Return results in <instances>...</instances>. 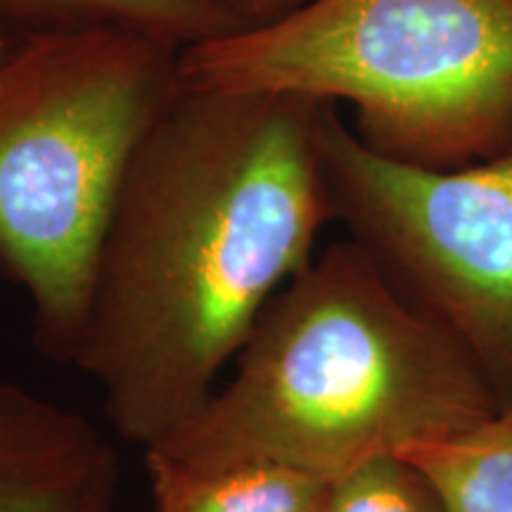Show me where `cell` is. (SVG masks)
Segmentation results:
<instances>
[{
  "instance_id": "3957f363",
  "label": "cell",
  "mask_w": 512,
  "mask_h": 512,
  "mask_svg": "<svg viewBox=\"0 0 512 512\" xmlns=\"http://www.w3.org/2000/svg\"><path fill=\"white\" fill-rule=\"evenodd\" d=\"M178 81L344 102L377 155L463 169L512 147V0H316L183 48Z\"/></svg>"
},
{
  "instance_id": "52a82bcc",
  "label": "cell",
  "mask_w": 512,
  "mask_h": 512,
  "mask_svg": "<svg viewBox=\"0 0 512 512\" xmlns=\"http://www.w3.org/2000/svg\"><path fill=\"white\" fill-rule=\"evenodd\" d=\"M98 27L145 31L181 48L235 34L207 0H0V36L8 41Z\"/></svg>"
},
{
  "instance_id": "ba28073f",
  "label": "cell",
  "mask_w": 512,
  "mask_h": 512,
  "mask_svg": "<svg viewBox=\"0 0 512 512\" xmlns=\"http://www.w3.org/2000/svg\"><path fill=\"white\" fill-rule=\"evenodd\" d=\"M155 512H330L332 482L275 463L219 472L169 470L145 463Z\"/></svg>"
},
{
  "instance_id": "5b68a950",
  "label": "cell",
  "mask_w": 512,
  "mask_h": 512,
  "mask_svg": "<svg viewBox=\"0 0 512 512\" xmlns=\"http://www.w3.org/2000/svg\"><path fill=\"white\" fill-rule=\"evenodd\" d=\"M318 138L332 221L463 344L510 406L512 147L463 169L403 164L363 145L332 102Z\"/></svg>"
},
{
  "instance_id": "7c38bea8",
  "label": "cell",
  "mask_w": 512,
  "mask_h": 512,
  "mask_svg": "<svg viewBox=\"0 0 512 512\" xmlns=\"http://www.w3.org/2000/svg\"><path fill=\"white\" fill-rule=\"evenodd\" d=\"M12 43H15V41H8V38L0 36V57H3L5 53H8V50L12 48Z\"/></svg>"
},
{
  "instance_id": "8fae6325",
  "label": "cell",
  "mask_w": 512,
  "mask_h": 512,
  "mask_svg": "<svg viewBox=\"0 0 512 512\" xmlns=\"http://www.w3.org/2000/svg\"><path fill=\"white\" fill-rule=\"evenodd\" d=\"M207 3L233 24L235 34H240V31L264 29L283 22L316 0H207Z\"/></svg>"
},
{
  "instance_id": "277c9868",
  "label": "cell",
  "mask_w": 512,
  "mask_h": 512,
  "mask_svg": "<svg viewBox=\"0 0 512 512\" xmlns=\"http://www.w3.org/2000/svg\"><path fill=\"white\" fill-rule=\"evenodd\" d=\"M181 50L98 27L24 38L0 57V268L53 361L72 363L114 195L178 91Z\"/></svg>"
},
{
  "instance_id": "7a4b0ae2",
  "label": "cell",
  "mask_w": 512,
  "mask_h": 512,
  "mask_svg": "<svg viewBox=\"0 0 512 512\" xmlns=\"http://www.w3.org/2000/svg\"><path fill=\"white\" fill-rule=\"evenodd\" d=\"M501 408L463 344L408 304L349 238L275 294L233 377L143 456L190 475L275 463L337 482Z\"/></svg>"
},
{
  "instance_id": "30bf717a",
  "label": "cell",
  "mask_w": 512,
  "mask_h": 512,
  "mask_svg": "<svg viewBox=\"0 0 512 512\" xmlns=\"http://www.w3.org/2000/svg\"><path fill=\"white\" fill-rule=\"evenodd\" d=\"M330 512H448V508L413 463L401 456H382L332 482Z\"/></svg>"
},
{
  "instance_id": "6da1fadb",
  "label": "cell",
  "mask_w": 512,
  "mask_h": 512,
  "mask_svg": "<svg viewBox=\"0 0 512 512\" xmlns=\"http://www.w3.org/2000/svg\"><path fill=\"white\" fill-rule=\"evenodd\" d=\"M325 102L178 83L133 152L95 256L72 366L145 448L219 387L266 304L332 221Z\"/></svg>"
},
{
  "instance_id": "9c48e42d",
  "label": "cell",
  "mask_w": 512,
  "mask_h": 512,
  "mask_svg": "<svg viewBox=\"0 0 512 512\" xmlns=\"http://www.w3.org/2000/svg\"><path fill=\"white\" fill-rule=\"evenodd\" d=\"M430 479L448 512H512V403L494 418L399 453Z\"/></svg>"
},
{
  "instance_id": "8992f818",
  "label": "cell",
  "mask_w": 512,
  "mask_h": 512,
  "mask_svg": "<svg viewBox=\"0 0 512 512\" xmlns=\"http://www.w3.org/2000/svg\"><path fill=\"white\" fill-rule=\"evenodd\" d=\"M119 456L95 422L0 382V512H117Z\"/></svg>"
}]
</instances>
